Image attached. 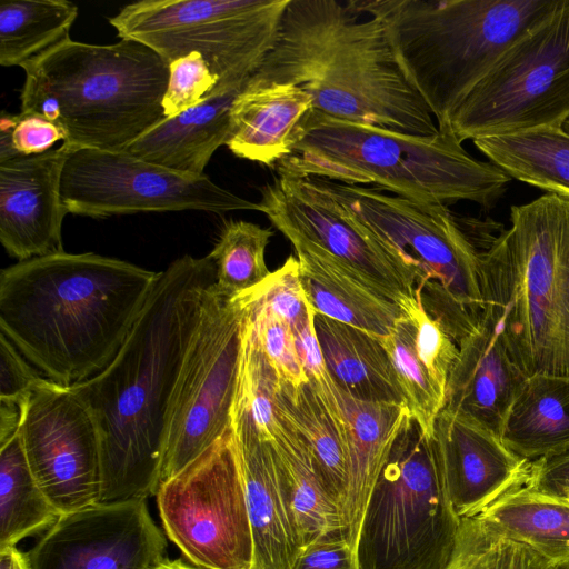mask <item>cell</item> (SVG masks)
I'll return each mask as SVG.
<instances>
[{"label": "cell", "instance_id": "6da1fadb", "mask_svg": "<svg viewBox=\"0 0 569 569\" xmlns=\"http://www.w3.org/2000/svg\"><path fill=\"white\" fill-rule=\"evenodd\" d=\"M216 282L209 256L184 254L160 271L111 362L70 388L89 408L101 443L99 503L156 495L169 412L206 291Z\"/></svg>", "mask_w": 569, "mask_h": 569}, {"label": "cell", "instance_id": "7a4b0ae2", "mask_svg": "<svg viewBox=\"0 0 569 569\" xmlns=\"http://www.w3.org/2000/svg\"><path fill=\"white\" fill-rule=\"evenodd\" d=\"M158 276L93 252L18 261L0 273V331L47 379L71 387L116 357Z\"/></svg>", "mask_w": 569, "mask_h": 569}, {"label": "cell", "instance_id": "3957f363", "mask_svg": "<svg viewBox=\"0 0 569 569\" xmlns=\"http://www.w3.org/2000/svg\"><path fill=\"white\" fill-rule=\"evenodd\" d=\"M251 80L301 87L316 110L392 131L439 132L381 22L352 1L290 0L273 49Z\"/></svg>", "mask_w": 569, "mask_h": 569}, {"label": "cell", "instance_id": "277c9868", "mask_svg": "<svg viewBox=\"0 0 569 569\" xmlns=\"http://www.w3.org/2000/svg\"><path fill=\"white\" fill-rule=\"evenodd\" d=\"M483 311L528 377H569V198L546 193L510 209L482 243Z\"/></svg>", "mask_w": 569, "mask_h": 569}, {"label": "cell", "instance_id": "5b68a950", "mask_svg": "<svg viewBox=\"0 0 569 569\" xmlns=\"http://www.w3.org/2000/svg\"><path fill=\"white\" fill-rule=\"evenodd\" d=\"M452 133L408 134L313 110L293 152L276 166L279 177L325 178L377 184L411 201H473L490 208L511 178L469 154Z\"/></svg>", "mask_w": 569, "mask_h": 569}, {"label": "cell", "instance_id": "8992f818", "mask_svg": "<svg viewBox=\"0 0 569 569\" xmlns=\"http://www.w3.org/2000/svg\"><path fill=\"white\" fill-rule=\"evenodd\" d=\"M21 68L20 112L54 122L78 148L124 151L166 118L169 63L140 42L69 38Z\"/></svg>", "mask_w": 569, "mask_h": 569}, {"label": "cell", "instance_id": "52a82bcc", "mask_svg": "<svg viewBox=\"0 0 569 569\" xmlns=\"http://www.w3.org/2000/svg\"><path fill=\"white\" fill-rule=\"evenodd\" d=\"M383 26L439 131L457 104L561 0H351Z\"/></svg>", "mask_w": 569, "mask_h": 569}, {"label": "cell", "instance_id": "ba28073f", "mask_svg": "<svg viewBox=\"0 0 569 569\" xmlns=\"http://www.w3.org/2000/svg\"><path fill=\"white\" fill-rule=\"evenodd\" d=\"M322 180L353 219L419 270L423 306L451 335L462 336L479 323L482 244L476 242L472 221L457 217L446 204Z\"/></svg>", "mask_w": 569, "mask_h": 569}, {"label": "cell", "instance_id": "9c48e42d", "mask_svg": "<svg viewBox=\"0 0 569 569\" xmlns=\"http://www.w3.org/2000/svg\"><path fill=\"white\" fill-rule=\"evenodd\" d=\"M460 523L436 439L409 415L366 508L358 569H447Z\"/></svg>", "mask_w": 569, "mask_h": 569}, {"label": "cell", "instance_id": "30bf717a", "mask_svg": "<svg viewBox=\"0 0 569 569\" xmlns=\"http://www.w3.org/2000/svg\"><path fill=\"white\" fill-rule=\"evenodd\" d=\"M290 0H141L109 18L121 39L168 63L197 52L217 87L248 79L273 49Z\"/></svg>", "mask_w": 569, "mask_h": 569}, {"label": "cell", "instance_id": "8fae6325", "mask_svg": "<svg viewBox=\"0 0 569 569\" xmlns=\"http://www.w3.org/2000/svg\"><path fill=\"white\" fill-rule=\"evenodd\" d=\"M569 118V0L515 41L451 112L440 132L460 142Z\"/></svg>", "mask_w": 569, "mask_h": 569}, {"label": "cell", "instance_id": "7c38bea8", "mask_svg": "<svg viewBox=\"0 0 569 569\" xmlns=\"http://www.w3.org/2000/svg\"><path fill=\"white\" fill-rule=\"evenodd\" d=\"M243 319L236 298L219 291L216 282L208 288L171 402L161 482L229 431Z\"/></svg>", "mask_w": 569, "mask_h": 569}, {"label": "cell", "instance_id": "4fadbf2b", "mask_svg": "<svg viewBox=\"0 0 569 569\" xmlns=\"http://www.w3.org/2000/svg\"><path fill=\"white\" fill-rule=\"evenodd\" d=\"M157 506L167 537L201 569H254L244 485L231 429L160 483Z\"/></svg>", "mask_w": 569, "mask_h": 569}, {"label": "cell", "instance_id": "5bb4252c", "mask_svg": "<svg viewBox=\"0 0 569 569\" xmlns=\"http://www.w3.org/2000/svg\"><path fill=\"white\" fill-rule=\"evenodd\" d=\"M61 198L69 213L92 218L182 210L260 211L258 202L219 187L207 174H183L127 151L90 148H78L68 158Z\"/></svg>", "mask_w": 569, "mask_h": 569}, {"label": "cell", "instance_id": "9a60e30c", "mask_svg": "<svg viewBox=\"0 0 569 569\" xmlns=\"http://www.w3.org/2000/svg\"><path fill=\"white\" fill-rule=\"evenodd\" d=\"M260 212L290 241L313 243L358 270L402 308L421 283L419 270L353 219L322 178L278 177L261 189Z\"/></svg>", "mask_w": 569, "mask_h": 569}, {"label": "cell", "instance_id": "2e32d148", "mask_svg": "<svg viewBox=\"0 0 569 569\" xmlns=\"http://www.w3.org/2000/svg\"><path fill=\"white\" fill-rule=\"evenodd\" d=\"M20 436L38 486L61 516L100 502L99 431L70 387L46 378L29 398Z\"/></svg>", "mask_w": 569, "mask_h": 569}, {"label": "cell", "instance_id": "e0dca14e", "mask_svg": "<svg viewBox=\"0 0 569 569\" xmlns=\"http://www.w3.org/2000/svg\"><path fill=\"white\" fill-rule=\"evenodd\" d=\"M167 540L146 500L64 513L27 552L31 569H154Z\"/></svg>", "mask_w": 569, "mask_h": 569}, {"label": "cell", "instance_id": "ac0fdd59", "mask_svg": "<svg viewBox=\"0 0 569 569\" xmlns=\"http://www.w3.org/2000/svg\"><path fill=\"white\" fill-rule=\"evenodd\" d=\"M77 149L63 142L0 164V241L18 261L64 251L62 222L69 212L61 198V177Z\"/></svg>", "mask_w": 569, "mask_h": 569}, {"label": "cell", "instance_id": "d6986e66", "mask_svg": "<svg viewBox=\"0 0 569 569\" xmlns=\"http://www.w3.org/2000/svg\"><path fill=\"white\" fill-rule=\"evenodd\" d=\"M433 437L455 511L461 519L477 517L503 495L526 486L531 461L475 420L443 408Z\"/></svg>", "mask_w": 569, "mask_h": 569}, {"label": "cell", "instance_id": "ffe728a7", "mask_svg": "<svg viewBox=\"0 0 569 569\" xmlns=\"http://www.w3.org/2000/svg\"><path fill=\"white\" fill-rule=\"evenodd\" d=\"M230 429L244 485L254 569H293L301 546L270 442L237 403Z\"/></svg>", "mask_w": 569, "mask_h": 569}, {"label": "cell", "instance_id": "44dd1931", "mask_svg": "<svg viewBox=\"0 0 569 569\" xmlns=\"http://www.w3.org/2000/svg\"><path fill=\"white\" fill-rule=\"evenodd\" d=\"M445 407L500 437L507 413L528 376L511 358L492 318L483 311L479 325L458 342Z\"/></svg>", "mask_w": 569, "mask_h": 569}, {"label": "cell", "instance_id": "7402d4cb", "mask_svg": "<svg viewBox=\"0 0 569 569\" xmlns=\"http://www.w3.org/2000/svg\"><path fill=\"white\" fill-rule=\"evenodd\" d=\"M301 283L317 313L358 328L376 339L408 319L401 306L358 270L322 248L290 240Z\"/></svg>", "mask_w": 569, "mask_h": 569}, {"label": "cell", "instance_id": "603a6c76", "mask_svg": "<svg viewBox=\"0 0 569 569\" xmlns=\"http://www.w3.org/2000/svg\"><path fill=\"white\" fill-rule=\"evenodd\" d=\"M348 452V482L340 506L341 533L355 556L369 498L409 410L405 405L361 400L336 383Z\"/></svg>", "mask_w": 569, "mask_h": 569}, {"label": "cell", "instance_id": "cb8c5ba5", "mask_svg": "<svg viewBox=\"0 0 569 569\" xmlns=\"http://www.w3.org/2000/svg\"><path fill=\"white\" fill-rule=\"evenodd\" d=\"M313 110L311 96L301 87L249 78L233 101L226 146L239 158L277 166L293 152Z\"/></svg>", "mask_w": 569, "mask_h": 569}, {"label": "cell", "instance_id": "d4e9b609", "mask_svg": "<svg viewBox=\"0 0 569 569\" xmlns=\"http://www.w3.org/2000/svg\"><path fill=\"white\" fill-rule=\"evenodd\" d=\"M249 78L216 87L201 103L162 119L124 151L179 173L206 174L204 168L213 153L229 140L231 108Z\"/></svg>", "mask_w": 569, "mask_h": 569}, {"label": "cell", "instance_id": "484cf974", "mask_svg": "<svg viewBox=\"0 0 569 569\" xmlns=\"http://www.w3.org/2000/svg\"><path fill=\"white\" fill-rule=\"evenodd\" d=\"M278 418V430L269 442L302 548L341 532L340 506L307 442L279 413Z\"/></svg>", "mask_w": 569, "mask_h": 569}, {"label": "cell", "instance_id": "4316f807", "mask_svg": "<svg viewBox=\"0 0 569 569\" xmlns=\"http://www.w3.org/2000/svg\"><path fill=\"white\" fill-rule=\"evenodd\" d=\"M315 327L338 387L361 400L406 406L390 357L378 339L320 313L315 316Z\"/></svg>", "mask_w": 569, "mask_h": 569}, {"label": "cell", "instance_id": "83f0119b", "mask_svg": "<svg viewBox=\"0 0 569 569\" xmlns=\"http://www.w3.org/2000/svg\"><path fill=\"white\" fill-rule=\"evenodd\" d=\"M500 438L529 461L569 451V377H528L507 413Z\"/></svg>", "mask_w": 569, "mask_h": 569}, {"label": "cell", "instance_id": "f1b7e54d", "mask_svg": "<svg viewBox=\"0 0 569 569\" xmlns=\"http://www.w3.org/2000/svg\"><path fill=\"white\" fill-rule=\"evenodd\" d=\"M276 407L311 449L341 506L348 482V452L336 385L331 395L322 396L310 381L299 387L280 383Z\"/></svg>", "mask_w": 569, "mask_h": 569}, {"label": "cell", "instance_id": "f546056e", "mask_svg": "<svg viewBox=\"0 0 569 569\" xmlns=\"http://www.w3.org/2000/svg\"><path fill=\"white\" fill-rule=\"evenodd\" d=\"M476 518L528 546L555 567L569 566V501L523 486L503 495Z\"/></svg>", "mask_w": 569, "mask_h": 569}, {"label": "cell", "instance_id": "4dcf8cb0", "mask_svg": "<svg viewBox=\"0 0 569 569\" xmlns=\"http://www.w3.org/2000/svg\"><path fill=\"white\" fill-rule=\"evenodd\" d=\"M473 143L510 178L569 198V133L562 127L483 137Z\"/></svg>", "mask_w": 569, "mask_h": 569}, {"label": "cell", "instance_id": "1f68e13d", "mask_svg": "<svg viewBox=\"0 0 569 569\" xmlns=\"http://www.w3.org/2000/svg\"><path fill=\"white\" fill-rule=\"evenodd\" d=\"M78 7L67 0H3L0 3V64L27 61L69 39Z\"/></svg>", "mask_w": 569, "mask_h": 569}, {"label": "cell", "instance_id": "d6a6232c", "mask_svg": "<svg viewBox=\"0 0 569 569\" xmlns=\"http://www.w3.org/2000/svg\"><path fill=\"white\" fill-rule=\"evenodd\" d=\"M60 516L38 486L17 435L0 447V548L48 530Z\"/></svg>", "mask_w": 569, "mask_h": 569}, {"label": "cell", "instance_id": "836d02e7", "mask_svg": "<svg viewBox=\"0 0 569 569\" xmlns=\"http://www.w3.org/2000/svg\"><path fill=\"white\" fill-rule=\"evenodd\" d=\"M273 232L244 220L228 221L208 254L216 264V287L236 297L262 282L271 271L266 249Z\"/></svg>", "mask_w": 569, "mask_h": 569}, {"label": "cell", "instance_id": "e575fe53", "mask_svg": "<svg viewBox=\"0 0 569 569\" xmlns=\"http://www.w3.org/2000/svg\"><path fill=\"white\" fill-rule=\"evenodd\" d=\"M379 341L390 357L410 416L426 436L432 437L436 419L445 407L446 396L418 357L413 323L409 318L400 321Z\"/></svg>", "mask_w": 569, "mask_h": 569}, {"label": "cell", "instance_id": "d590c367", "mask_svg": "<svg viewBox=\"0 0 569 569\" xmlns=\"http://www.w3.org/2000/svg\"><path fill=\"white\" fill-rule=\"evenodd\" d=\"M279 387L277 372L263 353L252 322L244 311L233 403L243 407L250 413L266 441L274 438L280 423L276 407Z\"/></svg>", "mask_w": 569, "mask_h": 569}, {"label": "cell", "instance_id": "8d00e7d4", "mask_svg": "<svg viewBox=\"0 0 569 569\" xmlns=\"http://www.w3.org/2000/svg\"><path fill=\"white\" fill-rule=\"evenodd\" d=\"M447 569H559L526 545L491 529L480 519H461Z\"/></svg>", "mask_w": 569, "mask_h": 569}, {"label": "cell", "instance_id": "74e56055", "mask_svg": "<svg viewBox=\"0 0 569 569\" xmlns=\"http://www.w3.org/2000/svg\"><path fill=\"white\" fill-rule=\"evenodd\" d=\"M248 311H266L291 328L303 322L311 310L305 293L299 261L289 256L283 264L256 287L233 297Z\"/></svg>", "mask_w": 569, "mask_h": 569}, {"label": "cell", "instance_id": "f35d334b", "mask_svg": "<svg viewBox=\"0 0 569 569\" xmlns=\"http://www.w3.org/2000/svg\"><path fill=\"white\" fill-rule=\"evenodd\" d=\"M402 309L416 328L418 357L446 396L449 375L459 353L458 343L445 326L426 310L420 288Z\"/></svg>", "mask_w": 569, "mask_h": 569}, {"label": "cell", "instance_id": "ab89813d", "mask_svg": "<svg viewBox=\"0 0 569 569\" xmlns=\"http://www.w3.org/2000/svg\"><path fill=\"white\" fill-rule=\"evenodd\" d=\"M218 82V76L197 52L171 61L168 84L162 98L164 117L172 118L198 106L211 94Z\"/></svg>", "mask_w": 569, "mask_h": 569}, {"label": "cell", "instance_id": "60d3db41", "mask_svg": "<svg viewBox=\"0 0 569 569\" xmlns=\"http://www.w3.org/2000/svg\"><path fill=\"white\" fill-rule=\"evenodd\" d=\"M67 134L54 122L36 113L11 114L2 111L0 120V162L41 154Z\"/></svg>", "mask_w": 569, "mask_h": 569}, {"label": "cell", "instance_id": "b9f144b4", "mask_svg": "<svg viewBox=\"0 0 569 569\" xmlns=\"http://www.w3.org/2000/svg\"><path fill=\"white\" fill-rule=\"evenodd\" d=\"M244 311L252 322L263 353L277 372L279 382L292 387L309 382L296 350L291 326L262 310Z\"/></svg>", "mask_w": 569, "mask_h": 569}, {"label": "cell", "instance_id": "7bdbcfd3", "mask_svg": "<svg viewBox=\"0 0 569 569\" xmlns=\"http://www.w3.org/2000/svg\"><path fill=\"white\" fill-rule=\"evenodd\" d=\"M46 380L0 332V400L26 402Z\"/></svg>", "mask_w": 569, "mask_h": 569}, {"label": "cell", "instance_id": "ee69618b", "mask_svg": "<svg viewBox=\"0 0 569 569\" xmlns=\"http://www.w3.org/2000/svg\"><path fill=\"white\" fill-rule=\"evenodd\" d=\"M293 569H358L355 552L341 532L303 546Z\"/></svg>", "mask_w": 569, "mask_h": 569}, {"label": "cell", "instance_id": "f6af8a7d", "mask_svg": "<svg viewBox=\"0 0 569 569\" xmlns=\"http://www.w3.org/2000/svg\"><path fill=\"white\" fill-rule=\"evenodd\" d=\"M316 310L311 306L308 318L291 328L296 350L309 381L319 390H327L335 383L325 363L315 327Z\"/></svg>", "mask_w": 569, "mask_h": 569}, {"label": "cell", "instance_id": "bcb514c9", "mask_svg": "<svg viewBox=\"0 0 569 569\" xmlns=\"http://www.w3.org/2000/svg\"><path fill=\"white\" fill-rule=\"evenodd\" d=\"M526 487L569 500V451L531 461Z\"/></svg>", "mask_w": 569, "mask_h": 569}, {"label": "cell", "instance_id": "7dc6e473", "mask_svg": "<svg viewBox=\"0 0 569 569\" xmlns=\"http://www.w3.org/2000/svg\"><path fill=\"white\" fill-rule=\"evenodd\" d=\"M28 401L0 400V447L20 433Z\"/></svg>", "mask_w": 569, "mask_h": 569}, {"label": "cell", "instance_id": "c3c4849f", "mask_svg": "<svg viewBox=\"0 0 569 569\" xmlns=\"http://www.w3.org/2000/svg\"><path fill=\"white\" fill-rule=\"evenodd\" d=\"M0 569H31L27 553L16 546L0 548Z\"/></svg>", "mask_w": 569, "mask_h": 569}, {"label": "cell", "instance_id": "681fc988", "mask_svg": "<svg viewBox=\"0 0 569 569\" xmlns=\"http://www.w3.org/2000/svg\"><path fill=\"white\" fill-rule=\"evenodd\" d=\"M154 569H201L181 560H169L166 558Z\"/></svg>", "mask_w": 569, "mask_h": 569}, {"label": "cell", "instance_id": "f907efd6", "mask_svg": "<svg viewBox=\"0 0 569 569\" xmlns=\"http://www.w3.org/2000/svg\"><path fill=\"white\" fill-rule=\"evenodd\" d=\"M562 128L566 132L569 133V118L563 122Z\"/></svg>", "mask_w": 569, "mask_h": 569}, {"label": "cell", "instance_id": "816d5d0a", "mask_svg": "<svg viewBox=\"0 0 569 569\" xmlns=\"http://www.w3.org/2000/svg\"><path fill=\"white\" fill-rule=\"evenodd\" d=\"M560 569H569V566H567V567H563V568H560Z\"/></svg>", "mask_w": 569, "mask_h": 569}, {"label": "cell", "instance_id": "f5cc1de1", "mask_svg": "<svg viewBox=\"0 0 569 569\" xmlns=\"http://www.w3.org/2000/svg\"><path fill=\"white\" fill-rule=\"evenodd\" d=\"M567 501H569V500H567Z\"/></svg>", "mask_w": 569, "mask_h": 569}]
</instances>
